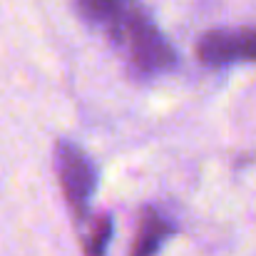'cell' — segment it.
<instances>
[{
    "mask_svg": "<svg viewBox=\"0 0 256 256\" xmlns=\"http://www.w3.org/2000/svg\"><path fill=\"white\" fill-rule=\"evenodd\" d=\"M55 172L65 194V202L78 222H87L90 216V202L97 189V167L85 152L72 144L70 140H60L55 144Z\"/></svg>",
    "mask_w": 256,
    "mask_h": 256,
    "instance_id": "obj_2",
    "label": "cell"
},
{
    "mask_svg": "<svg viewBox=\"0 0 256 256\" xmlns=\"http://www.w3.org/2000/svg\"><path fill=\"white\" fill-rule=\"evenodd\" d=\"M172 234H174V224L167 216H162L157 209H144L130 256H157V252L164 246V242Z\"/></svg>",
    "mask_w": 256,
    "mask_h": 256,
    "instance_id": "obj_4",
    "label": "cell"
},
{
    "mask_svg": "<svg viewBox=\"0 0 256 256\" xmlns=\"http://www.w3.org/2000/svg\"><path fill=\"white\" fill-rule=\"evenodd\" d=\"M75 8L114 42L134 78L152 80L176 68V50L140 0H75Z\"/></svg>",
    "mask_w": 256,
    "mask_h": 256,
    "instance_id": "obj_1",
    "label": "cell"
},
{
    "mask_svg": "<svg viewBox=\"0 0 256 256\" xmlns=\"http://www.w3.org/2000/svg\"><path fill=\"white\" fill-rule=\"evenodd\" d=\"M112 239V216H102L92 224L85 239V256H104L107 244Z\"/></svg>",
    "mask_w": 256,
    "mask_h": 256,
    "instance_id": "obj_5",
    "label": "cell"
},
{
    "mask_svg": "<svg viewBox=\"0 0 256 256\" xmlns=\"http://www.w3.org/2000/svg\"><path fill=\"white\" fill-rule=\"evenodd\" d=\"M196 55L209 68L236 62H256V28H219L209 30L196 42Z\"/></svg>",
    "mask_w": 256,
    "mask_h": 256,
    "instance_id": "obj_3",
    "label": "cell"
}]
</instances>
